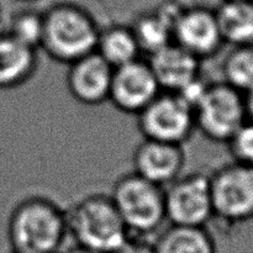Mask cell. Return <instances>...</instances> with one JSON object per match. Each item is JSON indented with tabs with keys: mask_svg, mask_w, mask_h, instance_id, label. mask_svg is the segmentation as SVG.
I'll return each mask as SVG.
<instances>
[{
	"mask_svg": "<svg viewBox=\"0 0 253 253\" xmlns=\"http://www.w3.org/2000/svg\"><path fill=\"white\" fill-rule=\"evenodd\" d=\"M68 236L66 210L42 195L20 200L7 220L11 252L57 253Z\"/></svg>",
	"mask_w": 253,
	"mask_h": 253,
	"instance_id": "6da1fadb",
	"label": "cell"
},
{
	"mask_svg": "<svg viewBox=\"0 0 253 253\" xmlns=\"http://www.w3.org/2000/svg\"><path fill=\"white\" fill-rule=\"evenodd\" d=\"M67 230L76 245L113 253L130 237L110 195L93 193L66 210Z\"/></svg>",
	"mask_w": 253,
	"mask_h": 253,
	"instance_id": "7a4b0ae2",
	"label": "cell"
},
{
	"mask_svg": "<svg viewBox=\"0 0 253 253\" xmlns=\"http://www.w3.org/2000/svg\"><path fill=\"white\" fill-rule=\"evenodd\" d=\"M99 27L89 12L61 4L43 14V34L40 48L51 59L68 66L95 52Z\"/></svg>",
	"mask_w": 253,
	"mask_h": 253,
	"instance_id": "3957f363",
	"label": "cell"
},
{
	"mask_svg": "<svg viewBox=\"0 0 253 253\" xmlns=\"http://www.w3.org/2000/svg\"><path fill=\"white\" fill-rule=\"evenodd\" d=\"M109 195L131 237L150 240L153 235L157 236L167 221L165 188L135 172L119 177Z\"/></svg>",
	"mask_w": 253,
	"mask_h": 253,
	"instance_id": "277c9868",
	"label": "cell"
},
{
	"mask_svg": "<svg viewBox=\"0 0 253 253\" xmlns=\"http://www.w3.org/2000/svg\"><path fill=\"white\" fill-rule=\"evenodd\" d=\"M193 113L195 130L216 143H227L247 121L244 94L222 81L209 82Z\"/></svg>",
	"mask_w": 253,
	"mask_h": 253,
	"instance_id": "5b68a950",
	"label": "cell"
},
{
	"mask_svg": "<svg viewBox=\"0 0 253 253\" xmlns=\"http://www.w3.org/2000/svg\"><path fill=\"white\" fill-rule=\"evenodd\" d=\"M214 219L237 225L253 219V168L232 162L210 173Z\"/></svg>",
	"mask_w": 253,
	"mask_h": 253,
	"instance_id": "8992f818",
	"label": "cell"
},
{
	"mask_svg": "<svg viewBox=\"0 0 253 253\" xmlns=\"http://www.w3.org/2000/svg\"><path fill=\"white\" fill-rule=\"evenodd\" d=\"M137 116L143 138L183 146L195 130L193 109L178 94L161 91Z\"/></svg>",
	"mask_w": 253,
	"mask_h": 253,
	"instance_id": "52a82bcc",
	"label": "cell"
},
{
	"mask_svg": "<svg viewBox=\"0 0 253 253\" xmlns=\"http://www.w3.org/2000/svg\"><path fill=\"white\" fill-rule=\"evenodd\" d=\"M166 217L169 225L207 227L214 220L209 173L180 175L165 188Z\"/></svg>",
	"mask_w": 253,
	"mask_h": 253,
	"instance_id": "ba28073f",
	"label": "cell"
},
{
	"mask_svg": "<svg viewBox=\"0 0 253 253\" xmlns=\"http://www.w3.org/2000/svg\"><path fill=\"white\" fill-rule=\"evenodd\" d=\"M161 91L147 59L138 58L114 68L108 101L121 113L138 115Z\"/></svg>",
	"mask_w": 253,
	"mask_h": 253,
	"instance_id": "9c48e42d",
	"label": "cell"
},
{
	"mask_svg": "<svg viewBox=\"0 0 253 253\" xmlns=\"http://www.w3.org/2000/svg\"><path fill=\"white\" fill-rule=\"evenodd\" d=\"M173 42L202 62L219 53L225 43L215 11L184 7L173 26Z\"/></svg>",
	"mask_w": 253,
	"mask_h": 253,
	"instance_id": "30bf717a",
	"label": "cell"
},
{
	"mask_svg": "<svg viewBox=\"0 0 253 253\" xmlns=\"http://www.w3.org/2000/svg\"><path fill=\"white\" fill-rule=\"evenodd\" d=\"M136 174L148 182L166 188L182 175L185 166L183 146L143 138L132 155Z\"/></svg>",
	"mask_w": 253,
	"mask_h": 253,
	"instance_id": "8fae6325",
	"label": "cell"
},
{
	"mask_svg": "<svg viewBox=\"0 0 253 253\" xmlns=\"http://www.w3.org/2000/svg\"><path fill=\"white\" fill-rule=\"evenodd\" d=\"M113 71V67L96 52L89 53L68 64L67 89L82 105H101L109 99Z\"/></svg>",
	"mask_w": 253,
	"mask_h": 253,
	"instance_id": "7c38bea8",
	"label": "cell"
},
{
	"mask_svg": "<svg viewBox=\"0 0 253 253\" xmlns=\"http://www.w3.org/2000/svg\"><path fill=\"white\" fill-rule=\"evenodd\" d=\"M162 91L178 93L202 76V61L174 42L147 58Z\"/></svg>",
	"mask_w": 253,
	"mask_h": 253,
	"instance_id": "4fadbf2b",
	"label": "cell"
},
{
	"mask_svg": "<svg viewBox=\"0 0 253 253\" xmlns=\"http://www.w3.org/2000/svg\"><path fill=\"white\" fill-rule=\"evenodd\" d=\"M37 67V49L0 30V89L6 90L24 85L35 76Z\"/></svg>",
	"mask_w": 253,
	"mask_h": 253,
	"instance_id": "5bb4252c",
	"label": "cell"
},
{
	"mask_svg": "<svg viewBox=\"0 0 253 253\" xmlns=\"http://www.w3.org/2000/svg\"><path fill=\"white\" fill-rule=\"evenodd\" d=\"M155 253H216V244L207 227L169 225L152 241Z\"/></svg>",
	"mask_w": 253,
	"mask_h": 253,
	"instance_id": "9a60e30c",
	"label": "cell"
},
{
	"mask_svg": "<svg viewBox=\"0 0 253 253\" xmlns=\"http://www.w3.org/2000/svg\"><path fill=\"white\" fill-rule=\"evenodd\" d=\"M215 15L224 43L231 47L253 44V4L250 0H227Z\"/></svg>",
	"mask_w": 253,
	"mask_h": 253,
	"instance_id": "2e32d148",
	"label": "cell"
},
{
	"mask_svg": "<svg viewBox=\"0 0 253 253\" xmlns=\"http://www.w3.org/2000/svg\"><path fill=\"white\" fill-rule=\"evenodd\" d=\"M95 52L113 68L141 58L140 46L130 25H109L100 27Z\"/></svg>",
	"mask_w": 253,
	"mask_h": 253,
	"instance_id": "e0dca14e",
	"label": "cell"
},
{
	"mask_svg": "<svg viewBox=\"0 0 253 253\" xmlns=\"http://www.w3.org/2000/svg\"><path fill=\"white\" fill-rule=\"evenodd\" d=\"M142 53L147 56L173 42V27L157 10L138 15L130 25Z\"/></svg>",
	"mask_w": 253,
	"mask_h": 253,
	"instance_id": "ac0fdd59",
	"label": "cell"
},
{
	"mask_svg": "<svg viewBox=\"0 0 253 253\" xmlns=\"http://www.w3.org/2000/svg\"><path fill=\"white\" fill-rule=\"evenodd\" d=\"M222 82L246 94L253 89V44L232 47L221 66Z\"/></svg>",
	"mask_w": 253,
	"mask_h": 253,
	"instance_id": "d6986e66",
	"label": "cell"
},
{
	"mask_svg": "<svg viewBox=\"0 0 253 253\" xmlns=\"http://www.w3.org/2000/svg\"><path fill=\"white\" fill-rule=\"evenodd\" d=\"M5 31L21 43L39 51L43 34V14L35 11L19 12L12 16Z\"/></svg>",
	"mask_w": 253,
	"mask_h": 253,
	"instance_id": "ffe728a7",
	"label": "cell"
},
{
	"mask_svg": "<svg viewBox=\"0 0 253 253\" xmlns=\"http://www.w3.org/2000/svg\"><path fill=\"white\" fill-rule=\"evenodd\" d=\"M226 145L234 162L253 168V123L247 120Z\"/></svg>",
	"mask_w": 253,
	"mask_h": 253,
	"instance_id": "44dd1931",
	"label": "cell"
},
{
	"mask_svg": "<svg viewBox=\"0 0 253 253\" xmlns=\"http://www.w3.org/2000/svg\"><path fill=\"white\" fill-rule=\"evenodd\" d=\"M113 253H155V251L151 240L130 236Z\"/></svg>",
	"mask_w": 253,
	"mask_h": 253,
	"instance_id": "7402d4cb",
	"label": "cell"
},
{
	"mask_svg": "<svg viewBox=\"0 0 253 253\" xmlns=\"http://www.w3.org/2000/svg\"><path fill=\"white\" fill-rule=\"evenodd\" d=\"M245 98V109H246L247 120L253 123V89L244 94Z\"/></svg>",
	"mask_w": 253,
	"mask_h": 253,
	"instance_id": "603a6c76",
	"label": "cell"
},
{
	"mask_svg": "<svg viewBox=\"0 0 253 253\" xmlns=\"http://www.w3.org/2000/svg\"><path fill=\"white\" fill-rule=\"evenodd\" d=\"M57 253H99L95 251H91V250L85 249V247H82L79 245L73 244L69 247H62Z\"/></svg>",
	"mask_w": 253,
	"mask_h": 253,
	"instance_id": "cb8c5ba5",
	"label": "cell"
},
{
	"mask_svg": "<svg viewBox=\"0 0 253 253\" xmlns=\"http://www.w3.org/2000/svg\"><path fill=\"white\" fill-rule=\"evenodd\" d=\"M11 253H16V252H11Z\"/></svg>",
	"mask_w": 253,
	"mask_h": 253,
	"instance_id": "d4e9b609",
	"label": "cell"
}]
</instances>
